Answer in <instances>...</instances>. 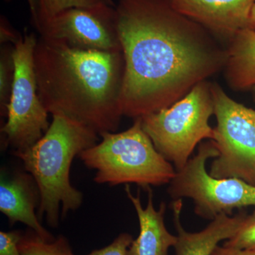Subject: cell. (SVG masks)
Instances as JSON below:
<instances>
[{"mask_svg":"<svg viewBox=\"0 0 255 255\" xmlns=\"http://www.w3.org/2000/svg\"><path fill=\"white\" fill-rule=\"evenodd\" d=\"M116 21L125 62L119 102L125 117L170 107L227 63L228 48L168 0H119Z\"/></svg>","mask_w":255,"mask_h":255,"instance_id":"6da1fadb","label":"cell"},{"mask_svg":"<svg viewBox=\"0 0 255 255\" xmlns=\"http://www.w3.org/2000/svg\"><path fill=\"white\" fill-rule=\"evenodd\" d=\"M33 60L38 95L48 113L63 114L99 135L118 130L123 117L122 52L75 49L40 36Z\"/></svg>","mask_w":255,"mask_h":255,"instance_id":"7a4b0ae2","label":"cell"},{"mask_svg":"<svg viewBox=\"0 0 255 255\" xmlns=\"http://www.w3.org/2000/svg\"><path fill=\"white\" fill-rule=\"evenodd\" d=\"M53 119L43 136L27 150L12 152L22 161L25 171L33 176L40 194L37 210L40 221L46 217L51 228L59 226L70 211L81 206L83 194L72 185L70 167L74 158L95 145L98 133L91 128L61 114Z\"/></svg>","mask_w":255,"mask_h":255,"instance_id":"3957f363","label":"cell"},{"mask_svg":"<svg viewBox=\"0 0 255 255\" xmlns=\"http://www.w3.org/2000/svg\"><path fill=\"white\" fill-rule=\"evenodd\" d=\"M102 140L78 156L88 168L95 169L94 181L111 187L135 184L143 189L169 184L175 168L155 148L143 130L142 119L121 132H105Z\"/></svg>","mask_w":255,"mask_h":255,"instance_id":"277c9868","label":"cell"},{"mask_svg":"<svg viewBox=\"0 0 255 255\" xmlns=\"http://www.w3.org/2000/svg\"><path fill=\"white\" fill-rule=\"evenodd\" d=\"M214 114L211 84L195 85L170 107L141 117L143 130L164 159L180 170L203 140H213L210 117Z\"/></svg>","mask_w":255,"mask_h":255,"instance_id":"5b68a950","label":"cell"},{"mask_svg":"<svg viewBox=\"0 0 255 255\" xmlns=\"http://www.w3.org/2000/svg\"><path fill=\"white\" fill-rule=\"evenodd\" d=\"M218 156L212 140L201 142L196 155L177 171L167 189L174 201L192 199L195 214L211 221L221 214L232 216L236 209L255 207V185L238 178L219 179L208 173L206 162Z\"/></svg>","mask_w":255,"mask_h":255,"instance_id":"8992f818","label":"cell"},{"mask_svg":"<svg viewBox=\"0 0 255 255\" xmlns=\"http://www.w3.org/2000/svg\"><path fill=\"white\" fill-rule=\"evenodd\" d=\"M37 40L34 33L26 31L14 45V83L7 120L1 127L3 147H11L12 152L30 148L43 136L50 125L49 113L38 95L35 75L33 54Z\"/></svg>","mask_w":255,"mask_h":255,"instance_id":"52a82bcc","label":"cell"},{"mask_svg":"<svg viewBox=\"0 0 255 255\" xmlns=\"http://www.w3.org/2000/svg\"><path fill=\"white\" fill-rule=\"evenodd\" d=\"M217 126L214 142L219 156L214 159L212 177L238 178L255 186V110L228 97L221 87L211 84Z\"/></svg>","mask_w":255,"mask_h":255,"instance_id":"ba28073f","label":"cell"},{"mask_svg":"<svg viewBox=\"0 0 255 255\" xmlns=\"http://www.w3.org/2000/svg\"><path fill=\"white\" fill-rule=\"evenodd\" d=\"M38 33L47 39L87 51L122 52L116 21V7H73L43 24Z\"/></svg>","mask_w":255,"mask_h":255,"instance_id":"9c48e42d","label":"cell"},{"mask_svg":"<svg viewBox=\"0 0 255 255\" xmlns=\"http://www.w3.org/2000/svg\"><path fill=\"white\" fill-rule=\"evenodd\" d=\"M174 10L211 33L232 40L248 28L255 0H168Z\"/></svg>","mask_w":255,"mask_h":255,"instance_id":"30bf717a","label":"cell"},{"mask_svg":"<svg viewBox=\"0 0 255 255\" xmlns=\"http://www.w3.org/2000/svg\"><path fill=\"white\" fill-rule=\"evenodd\" d=\"M41 203V194L34 178L25 172H16L8 177L1 171L0 211L11 226L22 223L42 239L53 241L55 238L42 226L36 210Z\"/></svg>","mask_w":255,"mask_h":255,"instance_id":"8fae6325","label":"cell"},{"mask_svg":"<svg viewBox=\"0 0 255 255\" xmlns=\"http://www.w3.org/2000/svg\"><path fill=\"white\" fill-rule=\"evenodd\" d=\"M126 193L136 211L140 233L132 241L127 255H168L169 248L174 247L177 236L169 232L164 223L166 204L162 202L158 210L153 204V194L148 191V201L145 208L142 205L140 191L134 196L129 185L126 186Z\"/></svg>","mask_w":255,"mask_h":255,"instance_id":"7c38bea8","label":"cell"},{"mask_svg":"<svg viewBox=\"0 0 255 255\" xmlns=\"http://www.w3.org/2000/svg\"><path fill=\"white\" fill-rule=\"evenodd\" d=\"M172 209L177 233V242L174 247L175 255H211L220 242L227 241L237 233L248 215L243 211L235 216L219 214L202 231L191 233L186 231L181 223L182 199L174 200Z\"/></svg>","mask_w":255,"mask_h":255,"instance_id":"4fadbf2b","label":"cell"},{"mask_svg":"<svg viewBox=\"0 0 255 255\" xmlns=\"http://www.w3.org/2000/svg\"><path fill=\"white\" fill-rule=\"evenodd\" d=\"M226 77L235 90H246L255 85V31L245 28L238 32L228 46Z\"/></svg>","mask_w":255,"mask_h":255,"instance_id":"5bb4252c","label":"cell"},{"mask_svg":"<svg viewBox=\"0 0 255 255\" xmlns=\"http://www.w3.org/2000/svg\"><path fill=\"white\" fill-rule=\"evenodd\" d=\"M18 246L21 255H74L65 236L60 235L53 241H47L31 229L23 233Z\"/></svg>","mask_w":255,"mask_h":255,"instance_id":"9a60e30c","label":"cell"},{"mask_svg":"<svg viewBox=\"0 0 255 255\" xmlns=\"http://www.w3.org/2000/svg\"><path fill=\"white\" fill-rule=\"evenodd\" d=\"M14 46L11 43L1 45L0 53V112L7 116V108L14 83L15 65L13 57Z\"/></svg>","mask_w":255,"mask_h":255,"instance_id":"2e32d148","label":"cell"},{"mask_svg":"<svg viewBox=\"0 0 255 255\" xmlns=\"http://www.w3.org/2000/svg\"><path fill=\"white\" fill-rule=\"evenodd\" d=\"M103 4H105L102 0H40L39 26L37 31L64 10L73 7H96Z\"/></svg>","mask_w":255,"mask_h":255,"instance_id":"e0dca14e","label":"cell"},{"mask_svg":"<svg viewBox=\"0 0 255 255\" xmlns=\"http://www.w3.org/2000/svg\"><path fill=\"white\" fill-rule=\"evenodd\" d=\"M223 246L237 250H255V210L253 214L247 215L237 233L225 242Z\"/></svg>","mask_w":255,"mask_h":255,"instance_id":"ac0fdd59","label":"cell"},{"mask_svg":"<svg viewBox=\"0 0 255 255\" xmlns=\"http://www.w3.org/2000/svg\"><path fill=\"white\" fill-rule=\"evenodd\" d=\"M132 241L131 235L128 233H121L109 246L93 251L87 255H127L128 250Z\"/></svg>","mask_w":255,"mask_h":255,"instance_id":"d6986e66","label":"cell"},{"mask_svg":"<svg viewBox=\"0 0 255 255\" xmlns=\"http://www.w3.org/2000/svg\"><path fill=\"white\" fill-rule=\"evenodd\" d=\"M21 231L0 232V255H21L18 243L22 237Z\"/></svg>","mask_w":255,"mask_h":255,"instance_id":"ffe728a7","label":"cell"},{"mask_svg":"<svg viewBox=\"0 0 255 255\" xmlns=\"http://www.w3.org/2000/svg\"><path fill=\"white\" fill-rule=\"evenodd\" d=\"M21 36H22L18 33L17 31H16V30L10 25L8 20L4 16H1V20H0V39H1L0 41H1V44L11 43L14 46L19 41Z\"/></svg>","mask_w":255,"mask_h":255,"instance_id":"44dd1931","label":"cell"},{"mask_svg":"<svg viewBox=\"0 0 255 255\" xmlns=\"http://www.w3.org/2000/svg\"><path fill=\"white\" fill-rule=\"evenodd\" d=\"M211 255H255V250H237L219 246Z\"/></svg>","mask_w":255,"mask_h":255,"instance_id":"7402d4cb","label":"cell"},{"mask_svg":"<svg viewBox=\"0 0 255 255\" xmlns=\"http://www.w3.org/2000/svg\"><path fill=\"white\" fill-rule=\"evenodd\" d=\"M31 12V22L38 29L39 26L40 0H27Z\"/></svg>","mask_w":255,"mask_h":255,"instance_id":"603a6c76","label":"cell"},{"mask_svg":"<svg viewBox=\"0 0 255 255\" xmlns=\"http://www.w3.org/2000/svg\"><path fill=\"white\" fill-rule=\"evenodd\" d=\"M248 28H251V29L255 31V4L253 6V9H252Z\"/></svg>","mask_w":255,"mask_h":255,"instance_id":"cb8c5ba5","label":"cell"},{"mask_svg":"<svg viewBox=\"0 0 255 255\" xmlns=\"http://www.w3.org/2000/svg\"><path fill=\"white\" fill-rule=\"evenodd\" d=\"M102 1L105 3V4L108 5V6L116 7V4H114L113 0H102Z\"/></svg>","mask_w":255,"mask_h":255,"instance_id":"d4e9b609","label":"cell"},{"mask_svg":"<svg viewBox=\"0 0 255 255\" xmlns=\"http://www.w3.org/2000/svg\"><path fill=\"white\" fill-rule=\"evenodd\" d=\"M253 92H254V97L255 99V85L253 87Z\"/></svg>","mask_w":255,"mask_h":255,"instance_id":"484cf974","label":"cell"},{"mask_svg":"<svg viewBox=\"0 0 255 255\" xmlns=\"http://www.w3.org/2000/svg\"><path fill=\"white\" fill-rule=\"evenodd\" d=\"M7 1H9V0H7Z\"/></svg>","mask_w":255,"mask_h":255,"instance_id":"4316f807","label":"cell"}]
</instances>
